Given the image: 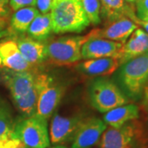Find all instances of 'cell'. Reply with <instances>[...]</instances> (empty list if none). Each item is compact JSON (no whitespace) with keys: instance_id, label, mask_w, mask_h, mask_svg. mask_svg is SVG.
Listing matches in <instances>:
<instances>
[{"instance_id":"11","label":"cell","mask_w":148,"mask_h":148,"mask_svg":"<svg viewBox=\"0 0 148 148\" xmlns=\"http://www.w3.org/2000/svg\"><path fill=\"white\" fill-rule=\"evenodd\" d=\"M123 45L106 39L90 38L82 47V58L86 60L107 57L117 58Z\"/></svg>"},{"instance_id":"17","label":"cell","mask_w":148,"mask_h":148,"mask_svg":"<svg viewBox=\"0 0 148 148\" xmlns=\"http://www.w3.org/2000/svg\"><path fill=\"white\" fill-rule=\"evenodd\" d=\"M119 66V60L114 57L86 59L79 64V68L82 73L96 77L110 76L114 73Z\"/></svg>"},{"instance_id":"2","label":"cell","mask_w":148,"mask_h":148,"mask_svg":"<svg viewBox=\"0 0 148 148\" xmlns=\"http://www.w3.org/2000/svg\"><path fill=\"white\" fill-rule=\"evenodd\" d=\"M97 143L99 148H148L147 127L138 119L119 127H107Z\"/></svg>"},{"instance_id":"30","label":"cell","mask_w":148,"mask_h":148,"mask_svg":"<svg viewBox=\"0 0 148 148\" xmlns=\"http://www.w3.org/2000/svg\"><path fill=\"white\" fill-rule=\"evenodd\" d=\"M136 24L138 26H140V27H142L144 29V31L148 33V21H140L139 19L137 20L136 21Z\"/></svg>"},{"instance_id":"15","label":"cell","mask_w":148,"mask_h":148,"mask_svg":"<svg viewBox=\"0 0 148 148\" xmlns=\"http://www.w3.org/2000/svg\"><path fill=\"white\" fill-rule=\"evenodd\" d=\"M16 43L23 58L32 66L41 64L47 58L46 43L31 37H21Z\"/></svg>"},{"instance_id":"24","label":"cell","mask_w":148,"mask_h":148,"mask_svg":"<svg viewBox=\"0 0 148 148\" xmlns=\"http://www.w3.org/2000/svg\"><path fill=\"white\" fill-rule=\"evenodd\" d=\"M135 13L140 21H148V0H137L135 2Z\"/></svg>"},{"instance_id":"8","label":"cell","mask_w":148,"mask_h":148,"mask_svg":"<svg viewBox=\"0 0 148 148\" xmlns=\"http://www.w3.org/2000/svg\"><path fill=\"white\" fill-rule=\"evenodd\" d=\"M138 28V25L127 16H122L114 21L106 22L103 28H96L88 33L90 38L106 39L122 44L127 41L128 37Z\"/></svg>"},{"instance_id":"19","label":"cell","mask_w":148,"mask_h":148,"mask_svg":"<svg viewBox=\"0 0 148 148\" xmlns=\"http://www.w3.org/2000/svg\"><path fill=\"white\" fill-rule=\"evenodd\" d=\"M39 14L36 7H26L15 11L9 21L10 33L23 34L27 32L30 25Z\"/></svg>"},{"instance_id":"6","label":"cell","mask_w":148,"mask_h":148,"mask_svg":"<svg viewBox=\"0 0 148 148\" xmlns=\"http://www.w3.org/2000/svg\"><path fill=\"white\" fill-rule=\"evenodd\" d=\"M90 99L93 107L101 113L126 105L127 97L114 82L107 78L95 80L90 86Z\"/></svg>"},{"instance_id":"12","label":"cell","mask_w":148,"mask_h":148,"mask_svg":"<svg viewBox=\"0 0 148 148\" xmlns=\"http://www.w3.org/2000/svg\"><path fill=\"white\" fill-rule=\"evenodd\" d=\"M4 83L13 100L27 95L35 83L36 75L30 71L16 72L7 69L3 74Z\"/></svg>"},{"instance_id":"22","label":"cell","mask_w":148,"mask_h":148,"mask_svg":"<svg viewBox=\"0 0 148 148\" xmlns=\"http://www.w3.org/2000/svg\"><path fill=\"white\" fill-rule=\"evenodd\" d=\"M15 123L8 106L0 99V141L14 139Z\"/></svg>"},{"instance_id":"14","label":"cell","mask_w":148,"mask_h":148,"mask_svg":"<svg viewBox=\"0 0 148 148\" xmlns=\"http://www.w3.org/2000/svg\"><path fill=\"white\" fill-rule=\"evenodd\" d=\"M0 66L16 72L30 71L32 68L21 55L15 40L0 43Z\"/></svg>"},{"instance_id":"4","label":"cell","mask_w":148,"mask_h":148,"mask_svg":"<svg viewBox=\"0 0 148 148\" xmlns=\"http://www.w3.org/2000/svg\"><path fill=\"white\" fill-rule=\"evenodd\" d=\"M14 139L27 148H48L50 145L48 120L36 114L15 123Z\"/></svg>"},{"instance_id":"7","label":"cell","mask_w":148,"mask_h":148,"mask_svg":"<svg viewBox=\"0 0 148 148\" xmlns=\"http://www.w3.org/2000/svg\"><path fill=\"white\" fill-rule=\"evenodd\" d=\"M36 78L40 85V93L35 114L48 120L62 100L65 87L48 74H38Z\"/></svg>"},{"instance_id":"23","label":"cell","mask_w":148,"mask_h":148,"mask_svg":"<svg viewBox=\"0 0 148 148\" xmlns=\"http://www.w3.org/2000/svg\"><path fill=\"white\" fill-rule=\"evenodd\" d=\"M82 3L90 24L99 25L101 21L100 0H82Z\"/></svg>"},{"instance_id":"21","label":"cell","mask_w":148,"mask_h":148,"mask_svg":"<svg viewBox=\"0 0 148 148\" xmlns=\"http://www.w3.org/2000/svg\"><path fill=\"white\" fill-rule=\"evenodd\" d=\"M39 93H40V85L36 75L35 83L27 95L13 100L17 109L27 117L32 116L36 114Z\"/></svg>"},{"instance_id":"29","label":"cell","mask_w":148,"mask_h":148,"mask_svg":"<svg viewBox=\"0 0 148 148\" xmlns=\"http://www.w3.org/2000/svg\"><path fill=\"white\" fill-rule=\"evenodd\" d=\"M143 104L146 107L148 108V80L144 86V88L143 90Z\"/></svg>"},{"instance_id":"5","label":"cell","mask_w":148,"mask_h":148,"mask_svg":"<svg viewBox=\"0 0 148 148\" xmlns=\"http://www.w3.org/2000/svg\"><path fill=\"white\" fill-rule=\"evenodd\" d=\"M119 80L128 96L137 99L148 80V52L122 64Z\"/></svg>"},{"instance_id":"25","label":"cell","mask_w":148,"mask_h":148,"mask_svg":"<svg viewBox=\"0 0 148 148\" xmlns=\"http://www.w3.org/2000/svg\"><path fill=\"white\" fill-rule=\"evenodd\" d=\"M36 0H9V7L12 11H16L26 7H35Z\"/></svg>"},{"instance_id":"10","label":"cell","mask_w":148,"mask_h":148,"mask_svg":"<svg viewBox=\"0 0 148 148\" xmlns=\"http://www.w3.org/2000/svg\"><path fill=\"white\" fill-rule=\"evenodd\" d=\"M107 128L105 122L99 118H85L76 132L72 148H90L98 143Z\"/></svg>"},{"instance_id":"13","label":"cell","mask_w":148,"mask_h":148,"mask_svg":"<svg viewBox=\"0 0 148 148\" xmlns=\"http://www.w3.org/2000/svg\"><path fill=\"white\" fill-rule=\"evenodd\" d=\"M147 52H148V33L141 28H137L123 45L117 58L122 65Z\"/></svg>"},{"instance_id":"3","label":"cell","mask_w":148,"mask_h":148,"mask_svg":"<svg viewBox=\"0 0 148 148\" xmlns=\"http://www.w3.org/2000/svg\"><path fill=\"white\" fill-rule=\"evenodd\" d=\"M89 36H70L56 38L46 43L47 58L56 65L75 64L82 58V47Z\"/></svg>"},{"instance_id":"27","label":"cell","mask_w":148,"mask_h":148,"mask_svg":"<svg viewBox=\"0 0 148 148\" xmlns=\"http://www.w3.org/2000/svg\"><path fill=\"white\" fill-rule=\"evenodd\" d=\"M9 21L8 17H0V40L10 35Z\"/></svg>"},{"instance_id":"33","label":"cell","mask_w":148,"mask_h":148,"mask_svg":"<svg viewBox=\"0 0 148 148\" xmlns=\"http://www.w3.org/2000/svg\"><path fill=\"white\" fill-rule=\"evenodd\" d=\"M146 127H147V137H148V126L147 127V125H146Z\"/></svg>"},{"instance_id":"32","label":"cell","mask_w":148,"mask_h":148,"mask_svg":"<svg viewBox=\"0 0 148 148\" xmlns=\"http://www.w3.org/2000/svg\"><path fill=\"white\" fill-rule=\"evenodd\" d=\"M126 3H135L137 0H124Z\"/></svg>"},{"instance_id":"31","label":"cell","mask_w":148,"mask_h":148,"mask_svg":"<svg viewBox=\"0 0 148 148\" xmlns=\"http://www.w3.org/2000/svg\"><path fill=\"white\" fill-rule=\"evenodd\" d=\"M48 148H68L67 147H65L64 145H55L52 147H48Z\"/></svg>"},{"instance_id":"26","label":"cell","mask_w":148,"mask_h":148,"mask_svg":"<svg viewBox=\"0 0 148 148\" xmlns=\"http://www.w3.org/2000/svg\"><path fill=\"white\" fill-rule=\"evenodd\" d=\"M53 0H36V8L41 14H46L50 12Z\"/></svg>"},{"instance_id":"1","label":"cell","mask_w":148,"mask_h":148,"mask_svg":"<svg viewBox=\"0 0 148 148\" xmlns=\"http://www.w3.org/2000/svg\"><path fill=\"white\" fill-rule=\"evenodd\" d=\"M49 14L54 34L80 33L90 24L82 0H53Z\"/></svg>"},{"instance_id":"18","label":"cell","mask_w":148,"mask_h":148,"mask_svg":"<svg viewBox=\"0 0 148 148\" xmlns=\"http://www.w3.org/2000/svg\"><path fill=\"white\" fill-rule=\"evenodd\" d=\"M139 114V107L137 105H123L106 112L103 121L109 127H119L128 122L138 119Z\"/></svg>"},{"instance_id":"16","label":"cell","mask_w":148,"mask_h":148,"mask_svg":"<svg viewBox=\"0 0 148 148\" xmlns=\"http://www.w3.org/2000/svg\"><path fill=\"white\" fill-rule=\"evenodd\" d=\"M101 15L106 22L127 16L134 23L138 20L135 13V8L132 3H127L124 0H100Z\"/></svg>"},{"instance_id":"28","label":"cell","mask_w":148,"mask_h":148,"mask_svg":"<svg viewBox=\"0 0 148 148\" xmlns=\"http://www.w3.org/2000/svg\"><path fill=\"white\" fill-rule=\"evenodd\" d=\"M11 11L9 0H0V17H8Z\"/></svg>"},{"instance_id":"20","label":"cell","mask_w":148,"mask_h":148,"mask_svg":"<svg viewBox=\"0 0 148 148\" xmlns=\"http://www.w3.org/2000/svg\"><path fill=\"white\" fill-rule=\"evenodd\" d=\"M52 32V21L49 12L46 14L40 13L33 20L27 30L30 37L39 41L48 39Z\"/></svg>"},{"instance_id":"9","label":"cell","mask_w":148,"mask_h":148,"mask_svg":"<svg viewBox=\"0 0 148 148\" xmlns=\"http://www.w3.org/2000/svg\"><path fill=\"white\" fill-rule=\"evenodd\" d=\"M85 117L82 115L64 116L58 114H54L49 132L50 142L55 145H63L73 141Z\"/></svg>"}]
</instances>
